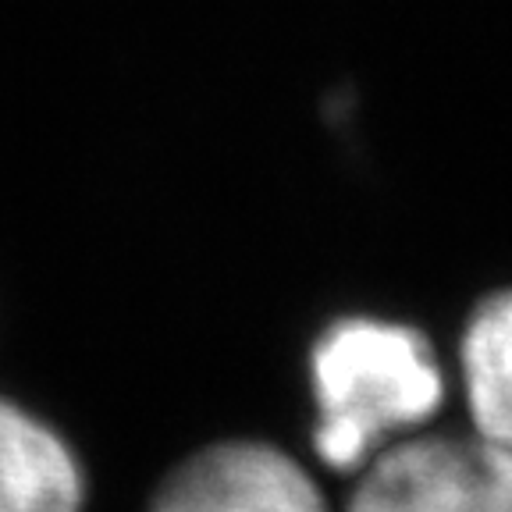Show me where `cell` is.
<instances>
[{"label":"cell","instance_id":"obj_1","mask_svg":"<svg viewBox=\"0 0 512 512\" xmlns=\"http://www.w3.org/2000/svg\"><path fill=\"white\" fill-rule=\"evenodd\" d=\"M313 448L331 470H360L427 424L445 402L431 342L409 324L342 317L310 349Z\"/></svg>","mask_w":512,"mask_h":512},{"label":"cell","instance_id":"obj_2","mask_svg":"<svg viewBox=\"0 0 512 512\" xmlns=\"http://www.w3.org/2000/svg\"><path fill=\"white\" fill-rule=\"evenodd\" d=\"M349 512H512V448L473 438H406L363 466Z\"/></svg>","mask_w":512,"mask_h":512},{"label":"cell","instance_id":"obj_3","mask_svg":"<svg viewBox=\"0 0 512 512\" xmlns=\"http://www.w3.org/2000/svg\"><path fill=\"white\" fill-rule=\"evenodd\" d=\"M150 512H328L313 477L264 441H221L189 456Z\"/></svg>","mask_w":512,"mask_h":512},{"label":"cell","instance_id":"obj_4","mask_svg":"<svg viewBox=\"0 0 512 512\" xmlns=\"http://www.w3.org/2000/svg\"><path fill=\"white\" fill-rule=\"evenodd\" d=\"M86 477L64 438L0 399V512H82Z\"/></svg>","mask_w":512,"mask_h":512},{"label":"cell","instance_id":"obj_5","mask_svg":"<svg viewBox=\"0 0 512 512\" xmlns=\"http://www.w3.org/2000/svg\"><path fill=\"white\" fill-rule=\"evenodd\" d=\"M459 367L473 431L512 448V288L473 310L459 345Z\"/></svg>","mask_w":512,"mask_h":512}]
</instances>
